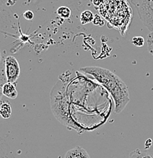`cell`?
Listing matches in <instances>:
<instances>
[{
  "instance_id": "obj_7",
  "label": "cell",
  "mask_w": 153,
  "mask_h": 158,
  "mask_svg": "<svg viewBox=\"0 0 153 158\" xmlns=\"http://www.w3.org/2000/svg\"><path fill=\"white\" fill-rule=\"evenodd\" d=\"M11 113H12V110H11L10 103L7 101L2 102L0 106V116L6 119V118H10Z\"/></svg>"
},
{
  "instance_id": "obj_12",
  "label": "cell",
  "mask_w": 153,
  "mask_h": 158,
  "mask_svg": "<svg viewBox=\"0 0 153 158\" xmlns=\"http://www.w3.org/2000/svg\"><path fill=\"white\" fill-rule=\"evenodd\" d=\"M148 50L153 56V32H150L147 36Z\"/></svg>"
},
{
  "instance_id": "obj_4",
  "label": "cell",
  "mask_w": 153,
  "mask_h": 158,
  "mask_svg": "<svg viewBox=\"0 0 153 158\" xmlns=\"http://www.w3.org/2000/svg\"><path fill=\"white\" fill-rule=\"evenodd\" d=\"M5 72L9 83L15 84L20 75V65L18 60L12 56L5 59Z\"/></svg>"
},
{
  "instance_id": "obj_20",
  "label": "cell",
  "mask_w": 153,
  "mask_h": 158,
  "mask_svg": "<svg viewBox=\"0 0 153 158\" xmlns=\"http://www.w3.org/2000/svg\"><path fill=\"white\" fill-rule=\"evenodd\" d=\"M90 1H93V0H90Z\"/></svg>"
},
{
  "instance_id": "obj_8",
  "label": "cell",
  "mask_w": 153,
  "mask_h": 158,
  "mask_svg": "<svg viewBox=\"0 0 153 158\" xmlns=\"http://www.w3.org/2000/svg\"><path fill=\"white\" fill-rule=\"evenodd\" d=\"M95 15L93 13L89 10H85L83 12H82L81 18H80V21H81L82 24H87L88 23H91L93 21Z\"/></svg>"
},
{
  "instance_id": "obj_17",
  "label": "cell",
  "mask_w": 153,
  "mask_h": 158,
  "mask_svg": "<svg viewBox=\"0 0 153 158\" xmlns=\"http://www.w3.org/2000/svg\"><path fill=\"white\" fill-rule=\"evenodd\" d=\"M104 2V0H93V4L95 6H98L101 5Z\"/></svg>"
},
{
  "instance_id": "obj_10",
  "label": "cell",
  "mask_w": 153,
  "mask_h": 158,
  "mask_svg": "<svg viewBox=\"0 0 153 158\" xmlns=\"http://www.w3.org/2000/svg\"><path fill=\"white\" fill-rule=\"evenodd\" d=\"M129 158H152V156L142 154L139 149H136L131 152Z\"/></svg>"
},
{
  "instance_id": "obj_2",
  "label": "cell",
  "mask_w": 153,
  "mask_h": 158,
  "mask_svg": "<svg viewBox=\"0 0 153 158\" xmlns=\"http://www.w3.org/2000/svg\"><path fill=\"white\" fill-rule=\"evenodd\" d=\"M50 106L55 117L67 127L75 128L71 117L70 116L66 86L59 81L52 89L50 93Z\"/></svg>"
},
{
  "instance_id": "obj_18",
  "label": "cell",
  "mask_w": 153,
  "mask_h": 158,
  "mask_svg": "<svg viewBox=\"0 0 153 158\" xmlns=\"http://www.w3.org/2000/svg\"><path fill=\"white\" fill-rule=\"evenodd\" d=\"M3 96V94H2V86H1L0 85V100H1Z\"/></svg>"
},
{
  "instance_id": "obj_3",
  "label": "cell",
  "mask_w": 153,
  "mask_h": 158,
  "mask_svg": "<svg viewBox=\"0 0 153 158\" xmlns=\"http://www.w3.org/2000/svg\"><path fill=\"white\" fill-rule=\"evenodd\" d=\"M136 6L139 19L144 25L153 32V0H131Z\"/></svg>"
},
{
  "instance_id": "obj_19",
  "label": "cell",
  "mask_w": 153,
  "mask_h": 158,
  "mask_svg": "<svg viewBox=\"0 0 153 158\" xmlns=\"http://www.w3.org/2000/svg\"><path fill=\"white\" fill-rule=\"evenodd\" d=\"M4 61H5V60H3V59H2V56L1 53H0V64L3 63V62H4Z\"/></svg>"
},
{
  "instance_id": "obj_5",
  "label": "cell",
  "mask_w": 153,
  "mask_h": 158,
  "mask_svg": "<svg viewBox=\"0 0 153 158\" xmlns=\"http://www.w3.org/2000/svg\"><path fill=\"white\" fill-rule=\"evenodd\" d=\"M64 158H91L88 153L84 148L77 146V147L69 150L65 154Z\"/></svg>"
},
{
  "instance_id": "obj_9",
  "label": "cell",
  "mask_w": 153,
  "mask_h": 158,
  "mask_svg": "<svg viewBox=\"0 0 153 158\" xmlns=\"http://www.w3.org/2000/svg\"><path fill=\"white\" fill-rule=\"evenodd\" d=\"M57 13L60 17L64 19H68L71 16V10L66 6H60L57 10Z\"/></svg>"
},
{
  "instance_id": "obj_13",
  "label": "cell",
  "mask_w": 153,
  "mask_h": 158,
  "mask_svg": "<svg viewBox=\"0 0 153 158\" xmlns=\"http://www.w3.org/2000/svg\"><path fill=\"white\" fill-rule=\"evenodd\" d=\"M132 43L134 46L137 47H142L144 46L145 40L142 37H135L132 40Z\"/></svg>"
},
{
  "instance_id": "obj_16",
  "label": "cell",
  "mask_w": 153,
  "mask_h": 158,
  "mask_svg": "<svg viewBox=\"0 0 153 158\" xmlns=\"http://www.w3.org/2000/svg\"><path fill=\"white\" fill-rule=\"evenodd\" d=\"M15 2L16 0H0V6H2L4 4H9V2H11V4H13L11 2Z\"/></svg>"
},
{
  "instance_id": "obj_6",
  "label": "cell",
  "mask_w": 153,
  "mask_h": 158,
  "mask_svg": "<svg viewBox=\"0 0 153 158\" xmlns=\"http://www.w3.org/2000/svg\"><path fill=\"white\" fill-rule=\"evenodd\" d=\"M2 94L6 98L10 99H15L18 97V91L16 89L15 84L6 83L2 85Z\"/></svg>"
},
{
  "instance_id": "obj_15",
  "label": "cell",
  "mask_w": 153,
  "mask_h": 158,
  "mask_svg": "<svg viewBox=\"0 0 153 158\" xmlns=\"http://www.w3.org/2000/svg\"><path fill=\"white\" fill-rule=\"evenodd\" d=\"M93 22L95 25H99V26H103L104 25V20L101 19L100 16H98V15H95L94 18Z\"/></svg>"
},
{
  "instance_id": "obj_1",
  "label": "cell",
  "mask_w": 153,
  "mask_h": 158,
  "mask_svg": "<svg viewBox=\"0 0 153 158\" xmlns=\"http://www.w3.org/2000/svg\"><path fill=\"white\" fill-rule=\"evenodd\" d=\"M80 72L89 75L102 85L112 97L115 103V113H121L129 103L130 94L128 87L118 75L108 69L98 66H86Z\"/></svg>"
},
{
  "instance_id": "obj_14",
  "label": "cell",
  "mask_w": 153,
  "mask_h": 158,
  "mask_svg": "<svg viewBox=\"0 0 153 158\" xmlns=\"http://www.w3.org/2000/svg\"><path fill=\"white\" fill-rule=\"evenodd\" d=\"M23 17H24L26 20L31 21V20L34 19V13H33L32 11L28 10V11H24V12L23 13Z\"/></svg>"
},
{
  "instance_id": "obj_11",
  "label": "cell",
  "mask_w": 153,
  "mask_h": 158,
  "mask_svg": "<svg viewBox=\"0 0 153 158\" xmlns=\"http://www.w3.org/2000/svg\"><path fill=\"white\" fill-rule=\"evenodd\" d=\"M6 83H7V79L5 72V62H3L0 64V85L2 86Z\"/></svg>"
}]
</instances>
